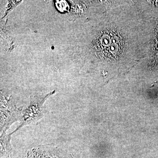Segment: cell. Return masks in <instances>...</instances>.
I'll use <instances>...</instances> for the list:
<instances>
[{"label": "cell", "instance_id": "obj_3", "mask_svg": "<svg viewBox=\"0 0 158 158\" xmlns=\"http://www.w3.org/2000/svg\"><path fill=\"white\" fill-rule=\"evenodd\" d=\"M56 5L57 9L61 11H66L68 9V4L65 1H56Z\"/></svg>", "mask_w": 158, "mask_h": 158}, {"label": "cell", "instance_id": "obj_2", "mask_svg": "<svg viewBox=\"0 0 158 158\" xmlns=\"http://www.w3.org/2000/svg\"><path fill=\"white\" fill-rule=\"evenodd\" d=\"M22 2V1H9V4L7 6V9H6L5 14L4 15V16L2 19L6 17L10 11H12L14 8L17 7L18 5L21 4Z\"/></svg>", "mask_w": 158, "mask_h": 158}, {"label": "cell", "instance_id": "obj_1", "mask_svg": "<svg viewBox=\"0 0 158 158\" xmlns=\"http://www.w3.org/2000/svg\"><path fill=\"white\" fill-rule=\"evenodd\" d=\"M55 93L56 90H54L45 95L42 96L35 95L32 98L28 106L23 111L19 126L9 136H11L23 127L36 122L42 118L43 115V105L49 97Z\"/></svg>", "mask_w": 158, "mask_h": 158}]
</instances>
